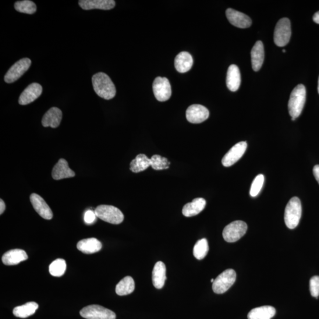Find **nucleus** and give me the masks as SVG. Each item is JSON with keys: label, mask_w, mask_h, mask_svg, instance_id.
<instances>
[{"label": "nucleus", "mask_w": 319, "mask_h": 319, "mask_svg": "<svg viewBox=\"0 0 319 319\" xmlns=\"http://www.w3.org/2000/svg\"><path fill=\"white\" fill-rule=\"evenodd\" d=\"M264 182V176L262 175H258L254 179L251 184L250 195L252 197H256L263 186Z\"/></svg>", "instance_id": "nucleus-34"}, {"label": "nucleus", "mask_w": 319, "mask_h": 319, "mask_svg": "<svg viewBox=\"0 0 319 319\" xmlns=\"http://www.w3.org/2000/svg\"><path fill=\"white\" fill-rule=\"evenodd\" d=\"M134 289L135 283L133 278L130 276H127L116 285L115 292L118 296H123L132 293Z\"/></svg>", "instance_id": "nucleus-29"}, {"label": "nucleus", "mask_w": 319, "mask_h": 319, "mask_svg": "<svg viewBox=\"0 0 319 319\" xmlns=\"http://www.w3.org/2000/svg\"><path fill=\"white\" fill-rule=\"evenodd\" d=\"M252 67L255 72L260 70L264 60V45L261 41H257L251 50Z\"/></svg>", "instance_id": "nucleus-19"}, {"label": "nucleus", "mask_w": 319, "mask_h": 319, "mask_svg": "<svg viewBox=\"0 0 319 319\" xmlns=\"http://www.w3.org/2000/svg\"><path fill=\"white\" fill-rule=\"evenodd\" d=\"M313 172L315 179L317 181V182L319 184V165H315L314 167Z\"/></svg>", "instance_id": "nucleus-37"}, {"label": "nucleus", "mask_w": 319, "mask_h": 319, "mask_svg": "<svg viewBox=\"0 0 319 319\" xmlns=\"http://www.w3.org/2000/svg\"><path fill=\"white\" fill-rule=\"evenodd\" d=\"M6 205L5 202L2 200H0V214L2 215L4 212L5 211Z\"/></svg>", "instance_id": "nucleus-38"}, {"label": "nucleus", "mask_w": 319, "mask_h": 319, "mask_svg": "<svg viewBox=\"0 0 319 319\" xmlns=\"http://www.w3.org/2000/svg\"><path fill=\"white\" fill-rule=\"evenodd\" d=\"M227 19L233 26L241 28H248L251 26L252 21L249 17L243 13L232 9L226 11Z\"/></svg>", "instance_id": "nucleus-15"}, {"label": "nucleus", "mask_w": 319, "mask_h": 319, "mask_svg": "<svg viewBox=\"0 0 319 319\" xmlns=\"http://www.w3.org/2000/svg\"><path fill=\"white\" fill-rule=\"evenodd\" d=\"M66 269V261L63 259H57L49 266L50 274L58 277L65 274Z\"/></svg>", "instance_id": "nucleus-32"}, {"label": "nucleus", "mask_w": 319, "mask_h": 319, "mask_svg": "<svg viewBox=\"0 0 319 319\" xmlns=\"http://www.w3.org/2000/svg\"><path fill=\"white\" fill-rule=\"evenodd\" d=\"M152 90L155 98L160 102L168 101L171 97V85L166 77H156L152 84Z\"/></svg>", "instance_id": "nucleus-10"}, {"label": "nucleus", "mask_w": 319, "mask_h": 319, "mask_svg": "<svg viewBox=\"0 0 319 319\" xmlns=\"http://www.w3.org/2000/svg\"><path fill=\"white\" fill-rule=\"evenodd\" d=\"M102 243L95 237L81 240L77 244V248L85 254H92L97 253L102 249Z\"/></svg>", "instance_id": "nucleus-21"}, {"label": "nucleus", "mask_w": 319, "mask_h": 319, "mask_svg": "<svg viewBox=\"0 0 319 319\" xmlns=\"http://www.w3.org/2000/svg\"><path fill=\"white\" fill-rule=\"evenodd\" d=\"M92 85L95 93L99 97L109 100L115 97L116 88L107 74L99 72L92 77Z\"/></svg>", "instance_id": "nucleus-1"}, {"label": "nucleus", "mask_w": 319, "mask_h": 319, "mask_svg": "<svg viewBox=\"0 0 319 319\" xmlns=\"http://www.w3.org/2000/svg\"><path fill=\"white\" fill-rule=\"evenodd\" d=\"M31 64V60L28 58L21 59L14 64L6 74V83L12 84L19 79L30 68Z\"/></svg>", "instance_id": "nucleus-9"}, {"label": "nucleus", "mask_w": 319, "mask_h": 319, "mask_svg": "<svg viewBox=\"0 0 319 319\" xmlns=\"http://www.w3.org/2000/svg\"><path fill=\"white\" fill-rule=\"evenodd\" d=\"M276 310L274 307L264 306L254 308L248 314V319H271L274 316Z\"/></svg>", "instance_id": "nucleus-26"}, {"label": "nucleus", "mask_w": 319, "mask_h": 319, "mask_svg": "<svg viewBox=\"0 0 319 319\" xmlns=\"http://www.w3.org/2000/svg\"><path fill=\"white\" fill-rule=\"evenodd\" d=\"M151 166V159L148 158L147 155L144 154H140L137 155L130 163V170L133 173H139L144 171Z\"/></svg>", "instance_id": "nucleus-27"}, {"label": "nucleus", "mask_w": 319, "mask_h": 319, "mask_svg": "<svg viewBox=\"0 0 319 319\" xmlns=\"http://www.w3.org/2000/svg\"><path fill=\"white\" fill-rule=\"evenodd\" d=\"M306 99V88L302 84L298 85L291 93L288 104L292 121L295 120L302 112Z\"/></svg>", "instance_id": "nucleus-2"}, {"label": "nucleus", "mask_w": 319, "mask_h": 319, "mask_svg": "<svg viewBox=\"0 0 319 319\" xmlns=\"http://www.w3.org/2000/svg\"><path fill=\"white\" fill-rule=\"evenodd\" d=\"M283 52H284V53H286V51H285V50H283Z\"/></svg>", "instance_id": "nucleus-42"}, {"label": "nucleus", "mask_w": 319, "mask_h": 319, "mask_svg": "<svg viewBox=\"0 0 319 319\" xmlns=\"http://www.w3.org/2000/svg\"><path fill=\"white\" fill-rule=\"evenodd\" d=\"M79 5L85 10H109L114 8L115 2L113 0H80Z\"/></svg>", "instance_id": "nucleus-16"}, {"label": "nucleus", "mask_w": 319, "mask_h": 319, "mask_svg": "<svg viewBox=\"0 0 319 319\" xmlns=\"http://www.w3.org/2000/svg\"><path fill=\"white\" fill-rule=\"evenodd\" d=\"M209 116L208 109L203 105L194 104L190 105L186 110V118L191 123H203L208 118Z\"/></svg>", "instance_id": "nucleus-12"}, {"label": "nucleus", "mask_w": 319, "mask_h": 319, "mask_svg": "<svg viewBox=\"0 0 319 319\" xmlns=\"http://www.w3.org/2000/svg\"><path fill=\"white\" fill-rule=\"evenodd\" d=\"M96 218H97V216H96L95 212L88 211L85 213L84 216L85 222L87 224H92L96 221Z\"/></svg>", "instance_id": "nucleus-36"}, {"label": "nucleus", "mask_w": 319, "mask_h": 319, "mask_svg": "<svg viewBox=\"0 0 319 319\" xmlns=\"http://www.w3.org/2000/svg\"><path fill=\"white\" fill-rule=\"evenodd\" d=\"M82 317L87 319H116L114 312L99 305H90L80 311Z\"/></svg>", "instance_id": "nucleus-8"}, {"label": "nucleus", "mask_w": 319, "mask_h": 319, "mask_svg": "<svg viewBox=\"0 0 319 319\" xmlns=\"http://www.w3.org/2000/svg\"><path fill=\"white\" fill-rule=\"evenodd\" d=\"M247 229L246 222L242 221H233L223 229V238L228 243L236 242L246 233Z\"/></svg>", "instance_id": "nucleus-7"}, {"label": "nucleus", "mask_w": 319, "mask_h": 319, "mask_svg": "<svg viewBox=\"0 0 319 319\" xmlns=\"http://www.w3.org/2000/svg\"><path fill=\"white\" fill-rule=\"evenodd\" d=\"M313 19L315 23L319 24V12H317L314 14Z\"/></svg>", "instance_id": "nucleus-39"}, {"label": "nucleus", "mask_w": 319, "mask_h": 319, "mask_svg": "<svg viewBox=\"0 0 319 319\" xmlns=\"http://www.w3.org/2000/svg\"><path fill=\"white\" fill-rule=\"evenodd\" d=\"M42 91V87L39 84L33 83L28 85L20 96L19 104L26 105L34 102L40 97Z\"/></svg>", "instance_id": "nucleus-13"}, {"label": "nucleus", "mask_w": 319, "mask_h": 319, "mask_svg": "<svg viewBox=\"0 0 319 319\" xmlns=\"http://www.w3.org/2000/svg\"><path fill=\"white\" fill-rule=\"evenodd\" d=\"M27 255L24 250L20 249L11 250L3 255L2 261L6 265H14L26 261Z\"/></svg>", "instance_id": "nucleus-20"}, {"label": "nucleus", "mask_w": 319, "mask_h": 319, "mask_svg": "<svg viewBox=\"0 0 319 319\" xmlns=\"http://www.w3.org/2000/svg\"><path fill=\"white\" fill-rule=\"evenodd\" d=\"M311 295L314 297L319 296V276H314L310 280Z\"/></svg>", "instance_id": "nucleus-35"}, {"label": "nucleus", "mask_w": 319, "mask_h": 319, "mask_svg": "<svg viewBox=\"0 0 319 319\" xmlns=\"http://www.w3.org/2000/svg\"><path fill=\"white\" fill-rule=\"evenodd\" d=\"M240 85L241 73L238 67L235 65H230L227 72V87L230 91L235 92L238 90Z\"/></svg>", "instance_id": "nucleus-25"}, {"label": "nucleus", "mask_w": 319, "mask_h": 319, "mask_svg": "<svg viewBox=\"0 0 319 319\" xmlns=\"http://www.w3.org/2000/svg\"><path fill=\"white\" fill-rule=\"evenodd\" d=\"M302 208L299 198L293 197L287 204L285 213L286 225L289 229H293L299 225Z\"/></svg>", "instance_id": "nucleus-3"}, {"label": "nucleus", "mask_w": 319, "mask_h": 319, "mask_svg": "<svg viewBox=\"0 0 319 319\" xmlns=\"http://www.w3.org/2000/svg\"><path fill=\"white\" fill-rule=\"evenodd\" d=\"M151 159V167L155 170H162L169 168L170 163L168 158L162 156L155 154L152 155Z\"/></svg>", "instance_id": "nucleus-33"}, {"label": "nucleus", "mask_w": 319, "mask_h": 319, "mask_svg": "<svg viewBox=\"0 0 319 319\" xmlns=\"http://www.w3.org/2000/svg\"><path fill=\"white\" fill-rule=\"evenodd\" d=\"M97 217L105 222L118 225L124 221V216L119 209L111 205H99L95 209Z\"/></svg>", "instance_id": "nucleus-4"}, {"label": "nucleus", "mask_w": 319, "mask_h": 319, "mask_svg": "<svg viewBox=\"0 0 319 319\" xmlns=\"http://www.w3.org/2000/svg\"><path fill=\"white\" fill-rule=\"evenodd\" d=\"M214 281H215V280H214V279H212V280H211V282L212 283H214Z\"/></svg>", "instance_id": "nucleus-41"}, {"label": "nucleus", "mask_w": 319, "mask_h": 319, "mask_svg": "<svg viewBox=\"0 0 319 319\" xmlns=\"http://www.w3.org/2000/svg\"><path fill=\"white\" fill-rule=\"evenodd\" d=\"M62 118V112L58 108L52 107L43 117L42 123L45 127H51L55 129L59 126Z\"/></svg>", "instance_id": "nucleus-18"}, {"label": "nucleus", "mask_w": 319, "mask_h": 319, "mask_svg": "<svg viewBox=\"0 0 319 319\" xmlns=\"http://www.w3.org/2000/svg\"><path fill=\"white\" fill-rule=\"evenodd\" d=\"M209 246L206 238L198 240L193 248V255L197 260L204 259L208 253Z\"/></svg>", "instance_id": "nucleus-30"}, {"label": "nucleus", "mask_w": 319, "mask_h": 319, "mask_svg": "<svg viewBox=\"0 0 319 319\" xmlns=\"http://www.w3.org/2000/svg\"><path fill=\"white\" fill-rule=\"evenodd\" d=\"M292 35L290 21L287 18L280 19L276 23L274 33V41L276 46L283 47L290 40Z\"/></svg>", "instance_id": "nucleus-6"}, {"label": "nucleus", "mask_w": 319, "mask_h": 319, "mask_svg": "<svg viewBox=\"0 0 319 319\" xmlns=\"http://www.w3.org/2000/svg\"><path fill=\"white\" fill-rule=\"evenodd\" d=\"M236 274L233 269H228L220 274L213 283L212 289L216 294L227 292L236 281Z\"/></svg>", "instance_id": "nucleus-5"}, {"label": "nucleus", "mask_w": 319, "mask_h": 319, "mask_svg": "<svg viewBox=\"0 0 319 319\" xmlns=\"http://www.w3.org/2000/svg\"><path fill=\"white\" fill-rule=\"evenodd\" d=\"M52 175L53 179L58 180L74 177L75 173L70 169L65 159L60 158L53 168Z\"/></svg>", "instance_id": "nucleus-17"}, {"label": "nucleus", "mask_w": 319, "mask_h": 319, "mask_svg": "<svg viewBox=\"0 0 319 319\" xmlns=\"http://www.w3.org/2000/svg\"><path fill=\"white\" fill-rule=\"evenodd\" d=\"M247 148L246 141H241L234 145L229 151L224 155L222 160L223 166L230 167L235 164L243 157Z\"/></svg>", "instance_id": "nucleus-11"}, {"label": "nucleus", "mask_w": 319, "mask_h": 319, "mask_svg": "<svg viewBox=\"0 0 319 319\" xmlns=\"http://www.w3.org/2000/svg\"><path fill=\"white\" fill-rule=\"evenodd\" d=\"M193 60L189 53L182 52L179 53L175 60V66L180 73L188 72L193 66Z\"/></svg>", "instance_id": "nucleus-23"}, {"label": "nucleus", "mask_w": 319, "mask_h": 319, "mask_svg": "<svg viewBox=\"0 0 319 319\" xmlns=\"http://www.w3.org/2000/svg\"><path fill=\"white\" fill-rule=\"evenodd\" d=\"M30 200L34 210L41 217L47 220L52 219L53 212L44 198L36 193H32Z\"/></svg>", "instance_id": "nucleus-14"}, {"label": "nucleus", "mask_w": 319, "mask_h": 319, "mask_svg": "<svg viewBox=\"0 0 319 319\" xmlns=\"http://www.w3.org/2000/svg\"><path fill=\"white\" fill-rule=\"evenodd\" d=\"M207 205V202L204 198H196L192 202L184 206L182 214L186 217H191L200 214L204 210Z\"/></svg>", "instance_id": "nucleus-22"}, {"label": "nucleus", "mask_w": 319, "mask_h": 319, "mask_svg": "<svg viewBox=\"0 0 319 319\" xmlns=\"http://www.w3.org/2000/svg\"><path fill=\"white\" fill-rule=\"evenodd\" d=\"M38 305L33 301L16 307L13 309V314L16 317L20 318H27L35 313L37 310Z\"/></svg>", "instance_id": "nucleus-28"}, {"label": "nucleus", "mask_w": 319, "mask_h": 319, "mask_svg": "<svg viewBox=\"0 0 319 319\" xmlns=\"http://www.w3.org/2000/svg\"><path fill=\"white\" fill-rule=\"evenodd\" d=\"M318 92L319 94V77H318Z\"/></svg>", "instance_id": "nucleus-40"}, {"label": "nucleus", "mask_w": 319, "mask_h": 319, "mask_svg": "<svg viewBox=\"0 0 319 319\" xmlns=\"http://www.w3.org/2000/svg\"><path fill=\"white\" fill-rule=\"evenodd\" d=\"M14 8L18 12L26 13L28 14H33L37 10V7L35 4L29 0H24V1L17 2L14 4Z\"/></svg>", "instance_id": "nucleus-31"}, {"label": "nucleus", "mask_w": 319, "mask_h": 319, "mask_svg": "<svg viewBox=\"0 0 319 319\" xmlns=\"http://www.w3.org/2000/svg\"><path fill=\"white\" fill-rule=\"evenodd\" d=\"M166 280V265L163 262L158 261L155 264L152 270V284L156 289H161L165 286Z\"/></svg>", "instance_id": "nucleus-24"}]
</instances>
